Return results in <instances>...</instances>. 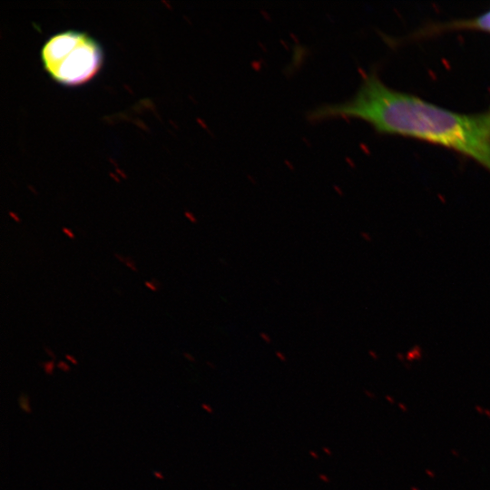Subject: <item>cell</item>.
Here are the masks:
<instances>
[{"mask_svg": "<svg viewBox=\"0 0 490 490\" xmlns=\"http://www.w3.org/2000/svg\"><path fill=\"white\" fill-rule=\"evenodd\" d=\"M45 71L64 85H78L92 79L103 64L100 44L85 33L65 31L50 37L41 52Z\"/></svg>", "mask_w": 490, "mask_h": 490, "instance_id": "2", "label": "cell"}, {"mask_svg": "<svg viewBox=\"0 0 490 490\" xmlns=\"http://www.w3.org/2000/svg\"><path fill=\"white\" fill-rule=\"evenodd\" d=\"M260 337L268 343L270 342V338L268 335H266L265 333H260Z\"/></svg>", "mask_w": 490, "mask_h": 490, "instance_id": "17", "label": "cell"}, {"mask_svg": "<svg viewBox=\"0 0 490 490\" xmlns=\"http://www.w3.org/2000/svg\"><path fill=\"white\" fill-rule=\"evenodd\" d=\"M450 29L479 30L490 34V10L472 19L456 21L436 27V30L441 31Z\"/></svg>", "mask_w": 490, "mask_h": 490, "instance_id": "3", "label": "cell"}, {"mask_svg": "<svg viewBox=\"0 0 490 490\" xmlns=\"http://www.w3.org/2000/svg\"><path fill=\"white\" fill-rule=\"evenodd\" d=\"M153 475L158 478V479H161V480H163L164 479V475H162V472L160 471H153L152 472Z\"/></svg>", "mask_w": 490, "mask_h": 490, "instance_id": "14", "label": "cell"}, {"mask_svg": "<svg viewBox=\"0 0 490 490\" xmlns=\"http://www.w3.org/2000/svg\"><path fill=\"white\" fill-rule=\"evenodd\" d=\"M310 122L360 119L384 134L400 135L454 150L490 172V113L463 114L387 86L366 75L347 101L325 103L308 113Z\"/></svg>", "mask_w": 490, "mask_h": 490, "instance_id": "1", "label": "cell"}, {"mask_svg": "<svg viewBox=\"0 0 490 490\" xmlns=\"http://www.w3.org/2000/svg\"><path fill=\"white\" fill-rule=\"evenodd\" d=\"M183 357H184L186 359H188V360H190V361H191V362L195 360L194 357H193L191 354L188 353V352H184V353H183Z\"/></svg>", "mask_w": 490, "mask_h": 490, "instance_id": "15", "label": "cell"}, {"mask_svg": "<svg viewBox=\"0 0 490 490\" xmlns=\"http://www.w3.org/2000/svg\"><path fill=\"white\" fill-rule=\"evenodd\" d=\"M56 368H58L60 370H62L64 372H70V370H71V367L69 366V364L66 363L64 360H59L56 363Z\"/></svg>", "mask_w": 490, "mask_h": 490, "instance_id": "8", "label": "cell"}, {"mask_svg": "<svg viewBox=\"0 0 490 490\" xmlns=\"http://www.w3.org/2000/svg\"><path fill=\"white\" fill-rule=\"evenodd\" d=\"M124 265L129 268L131 270L134 271V272H138V268L136 266V263L134 261V260L131 257H126L125 259V262H124Z\"/></svg>", "mask_w": 490, "mask_h": 490, "instance_id": "7", "label": "cell"}, {"mask_svg": "<svg viewBox=\"0 0 490 490\" xmlns=\"http://www.w3.org/2000/svg\"><path fill=\"white\" fill-rule=\"evenodd\" d=\"M65 358H66L69 362H71L72 364H74V365H77V364H78L77 359H76L73 355L66 354V355H65Z\"/></svg>", "mask_w": 490, "mask_h": 490, "instance_id": "11", "label": "cell"}, {"mask_svg": "<svg viewBox=\"0 0 490 490\" xmlns=\"http://www.w3.org/2000/svg\"><path fill=\"white\" fill-rule=\"evenodd\" d=\"M144 285L147 289H149L152 291H158L159 289L161 288V283L155 279H152L151 280H146L144 282Z\"/></svg>", "mask_w": 490, "mask_h": 490, "instance_id": "6", "label": "cell"}, {"mask_svg": "<svg viewBox=\"0 0 490 490\" xmlns=\"http://www.w3.org/2000/svg\"><path fill=\"white\" fill-rule=\"evenodd\" d=\"M488 112L490 113V109H489V111H488Z\"/></svg>", "mask_w": 490, "mask_h": 490, "instance_id": "19", "label": "cell"}, {"mask_svg": "<svg viewBox=\"0 0 490 490\" xmlns=\"http://www.w3.org/2000/svg\"><path fill=\"white\" fill-rule=\"evenodd\" d=\"M42 367H43L44 372L46 375L51 376V375L54 374V368L56 367V364H55L54 360L50 359V360L42 362Z\"/></svg>", "mask_w": 490, "mask_h": 490, "instance_id": "5", "label": "cell"}, {"mask_svg": "<svg viewBox=\"0 0 490 490\" xmlns=\"http://www.w3.org/2000/svg\"><path fill=\"white\" fill-rule=\"evenodd\" d=\"M62 232L71 240H74L75 238L74 231L68 227L64 226L62 228Z\"/></svg>", "mask_w": 490, "mask_h": 490, "instance_id": "9", "label": "cell"}, {"mask_svg": "<svg viewBox=\"0 0 490 490\" xmlns=\"http://www.w3.org/2000/svg\"><path fill=\"white\" fill-rule=\"evenodd\" d=\"M185 216L187 217V219L191 221V222H197V219L191 213V212H186L185 213Z\"/></svg>", "mask_w": 490, "mask_h": 490, "instance_id": "12", "label": "cell"}, {"mask_svg": "<svg viewBox=\"0 0 490 490\" xmlns=\"http://www.w3.org/2000/svg\"><path fill=\"white\" fill-rule=\"evenodd\" d=\"M44 348L45 353L47 354L48 357L51 358V359H53V360H55V359H56L55 354H54V352L52 350L51 348H49V347H47V346H44Z\"/></svg>", "mask_w": 490, "mask_h": 490, "instance_id": "10", "label": "cell"}, {"mask_svg": "<svg viewBox=\"0 0 490 490\" xmlns=\"http://www.w3.org/2000/svg\"><path fill=\"white\" fill-rule=\"evenodd\" d=\"M114 257L122 263H124L125 262V259L126 257H124L123 255L120 254V253H114Z\"/></svg>", "mask_w": 490, "mask_h": 490, "instance_id": "13", "label": "cell"}, {"mask_svg": "<svg viewBox=\"0 0 490 490\" xmlns=\"http://www.w3.org/2000/svg\"><path fill=\"white\" fill-rule=\"evenodd\" d=\"M9 215L15 221H16V222L21 221V219L18 217L17 214L14 213V212H9Z\"/></svg>", "mask_w": 490, "mask_h": 490, "instance_id": "16", "label": "cell"}, {"mask_svg": "<svg viewBox=\"0 0 490 490\" xmlns=\"http://www.w3.org/2000/svg\"><path fill=\"white\" fill-rule=\"evenodd\" d=\"M277 355H278V357H279V358H281L282 360H285L284 355H282V354L279 353V352H277Z\"/></svg>", "mask_w": 490, "mask_h": 490, "instance_id": "18", "label": "cell"}, {"mask_svg": "<svg viewBox=\"0 0 490 490\" xmlns=\"http://www.w3.org/2000/svg\"><path fill=\"white\" fill-rule=\"evenodd\" d=\"M18 404H19L20 408L24 412L28 413V414L32 412L29 397L24 392L20 393L18 397Z\"/></svg>", "mask_w": 490, "mask_h": 490, "instance_id": "4", "label": "cell"}]
</instances>
